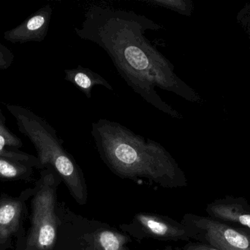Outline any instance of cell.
<instances>
[{"instance_id": "obj_1", "label": "cell", "mask_w": 250, "mask_h": 250, "mask_svg": "<svg viewBox=\"0 0 250 250\" xmlns=\"http://www.w3.org/2000/svg\"><path fill=\"white\" fill-rule=\"evenodd\" d=\"M83 18L81 27L75 28L77 36L103 48L128 86L154 108L183 118L162 99L156 88L190 102H202L199 94L175 73L170 60L146 38L147 30L165 29L163 25L134 11L104 4L91 5Z\"/></svg>"}, {"instance_id": "obj_2", "label": "cell", "mask_w": 250, "mask_h": 250, "mask_svg": "<svg viewBox=\"0 0 250 250\" xmlns=\"http://www.w3.org/2000/svg\"><path fill=\"white\" fill-rule=\"evenodd\" d=\"M91 134L101 159L118 177L145 179L166 189L188 185L185 172L158 142L107 119L94 122Z\"/></svg>"}, {"instance_id": "obj_3", "label": "cell", "mask_w": 250, "mask_h": 250, "mask_svg": "<svg viewBox=\"0 0 250 250\" xmlns=\"http://www.w3.org/2000/svg\"><path fill=\"white\" fill-rule=\"evenodd\" d=\"M6 107L16 120L19 132L33 144L41 169L52 168L76 202L81 205L86 204L88 193L84 174L73 156L64 149L55 129L25 107L14 104H7Z\"/></svg>"}, {"instance_id": "obj_4", "label": "cell", "mask_w": 250, "mask_h": 250, "mask_svg": "<svg viewBox=\"0 0 250 250\" xmlns=\"http://www.w3.org/2000/svg\"><path fill=\"white\" fill-rule=\"evenodd\" d=\"M57 250H129L132 238L106 223L89 220L59 204Z\"/></svg>"}, {"instance_id": "obj_5", "label": "cell", "mask_w": 250, "mask_h": 250, "mask_svg": "<svg viewBox=\"0 0 250 250\" xmlns=\"http://www.w3.org/2000/svg\"><path fill=\"white\" fill-rule=\"evenodd\" d=\"M62 182L52 168L42 169L32 189L31 227L24 250H57L60 216L57 192Z\"/></svg>"}, {"instance_id": "obj_6", "label": "cell", "mask_w": 250, "mask_h": 250, "mask_svg": "<svg viewBox=\"0 0 250 250\" xmlns=\"http://www.w3.org/2000/svg\"><path fill=\"white\" fill-rule=\"evenodd\" d=\"M191 239L219 250H250V230L220 223L209 217L186 214L182 219Z\"/></svg>"}, {"instance_id": "obj_7", "label": "cell", "mask_w": 250, "mask_h": 250, "mask_svg": "<svg viewBox=\"0 0 250 250\" xmlns=\"http://www.w3.org/2000/svg\"><path fill=\"white\" fill-rule=\"evenodd\" d=\"M122 232L135 240L146 239L160 242H189L190 234L188 227L173 219L154 213L140 212L130 223L119 226Z\"/></svg>"}, {"instance_id": "obj_8", "label": "cell", "mask_w": 250, "mask_h": 250, "mask_svg": "<svg viewBox=\"0 0 250 250\" xmlns=\"http://www.w3.org/2000/svg\"><path fill=\"white\" fill-rule=\"evenodd\" d=\"M206 211L208 217L217 221L250 230V205L242 197L216 200L207 205Z\"/></svg>"}, {"instance_id": "obj_9", "label": "cell", "mask_w": 250, "mask_h": 250, "mask_svg": "<svg viewBox=\"0 0 250 250\" xmlns=\"http://www.w3.org/2000/svg\"><path fill=\"white\" fill-rule=\"evenodd\" d=\"M51 16V6H43L19 26L6 31L4 38L11 43L41 42L48 33Z\"/></svg>"}, {"instance_id": "obj_10", "label": "cell", "mask_w": 250, "mask_h": 250, "mask_svg": "<svg viewBox=\"0 0 250 250\" xmlns=\"http://www.w3.org/2000/svg\"><path fill=\"white\" fill-rule=\"evenodd\" d=\"M23 145L21 139L7 127L5 116L0 106V157L21 161L35 168L41 169L38 157L19 150Z\"/></svg>"}, {"instance_id": "obj_11", "label": "cell", "mask_w": 250, "mask_h": 250, "mask_svg": "<svg viewBox=\"0 0 250 250\" xmlns=\"http://www.w3.org/2000/svg\"><path fill=\"white\" fill-rule=\"evenodd\" d=\"M64 79L79 88L89 99L92 98V91L96 85H102L109 91L113 87L101 75L87 68L79 66L76 68L64 70Z\"/></svg>"}, {"instance_id": "obj_12", "label": "cell", "mask_w": 250, "mask_h": 250, "mask_svg": "<svg viewBox=\"0 0 250 250\" xmlns=\"http://www.w3.org/2000/svg\"><path fill=\"white\" fill-rule=\"evenodd\" d=\"M23 212V203L20 200L0 201V240L8 239L17 232Z\"/></svg>"}, {"instance_id": "obj_13", "label": "cell", "mask_w": 250, "mask_h": 250, "mask_svg": "<svg viewBox=\"0 0 250 250\" xmlns=\"http://www.w3.org/2000/svg\"><path fill=\"white\" fill-rule=\"evenodd\" d=\"M29 164L16 160L0 157V179L4 180L28 179L32 176L33 169Z\"/></svg>"}, {"instance_id": "obj_14", "label": "cell", "mask_w": 250, "mask_h": 250, "mask_svg": "<svg viewBox=\"0 0 250 250\" xmlns=\"http://www.w3.org/2000/svg\"><path fill=\"white\" fill-rule=\"evenodd\" d=\"M141 1L151 5L163 7L188 17L193 12V2L191 0H141Z\"/></svg>"}, {"instance_id": "obj_15", "label": "cell", "mask_w": 250, "mask_h": 250, "mask_svg": "<svg viewBox=\"0 0 250 250\" xmlns=\"http://www.w3.org/2000/svg\"><path fill=\"white\" fill-rule=\"evenodd\" d=\"M236 21L250 37V1L245 4V6L238 12Z\"/></svg>"}, {"instance_id": "obj_16", "label": "cell", "mask_w": 250, "mask_h": 250, "mask_svg": "<svg viewBox=\"0 0 250 250\" xmlns=\"http://www.w3.org/2000/svg\"><path fill=\"white\" fill-rule=\"evenodd\" d=\"M13 56L11 51L4 47L0 48V69H6L11 66Z\"/></svg>"}, {"instance_id": "obj_17", "label": "cell", "mask_w": 250, "mask_h": 250, "mask_svg": "<svg viewBox=\"0 0 250 250\" xmlns=\"http://www.w3.org/2000/svg\"><path fill=\"white\" fill-rule=\"evenodd\" d=\"M175 249L176 250H219L209 245L198 242H189L182 248H176Z\"/></svg>"}, {"instance_id": "obj_18", "label": "cell", "mask_w": 250, "mask_h": 250, "mask_svg": "<svg viewBox=\"0 0 250 250\" xmlns=\"http://www.w3.org/2000/svg\"><path fill=\"white\" fill-rule=\"evenodd\" d=\"M157 250H173V248L169 245V246L166 247V248H163V249H160Z\"/></svg>"}, {"instance_id": "obj_19", "label": "cell", "mask_w": 250, "mask_h": 250, "mask_svg": "<svg viewBox=\"0 0 250 250\" xmlns=\"http://www.w3.org/2000/svg\"><path fill=\"white\" fill-rule=\"evenodd\" d=\"M4 47V45H1V44H0V48H3Z\"/></svg>"}]
</instances>
